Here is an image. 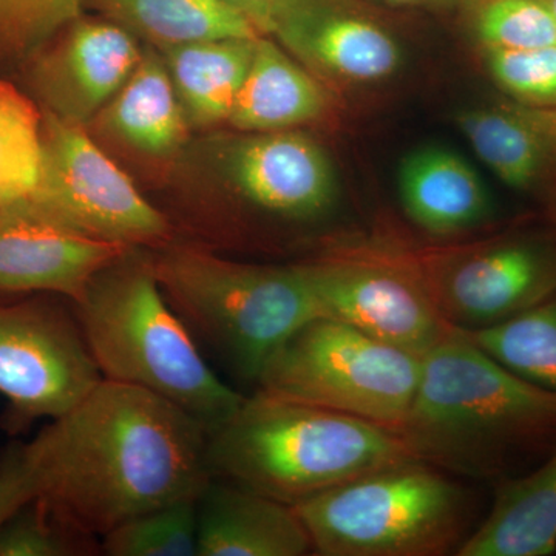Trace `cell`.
I'll list each match as a JSON object with an SVG mask.
<instances>
[{
  "mask_svg": "<svg viewBox=\"0 0 556 556\" xmlns=\"http://www.w3.org/2000/svg\"><path fill=\"white\" fill-rule=\"evenodd\" d=\"M38 500L87 535L200 497L212 481L208 431L167 399L101 379L22 445Z\"/></svg>",
  "mask_w": 556,
  "mask_h": 556,
  "instance_id": "cell-1",
  "label": "cell"
},
{
  "mask_svg": "<svg viewBox=\"0 0 556 556\" xmlns=\"http://www.w3.org/2000/svg\"><path fill=\"white\" fill-rule=\"evenodd\" d=\"M388 430L420 463L495 485L554 450L556 394L518 378L453 328L422 354L412 404Z\"/></svg>",
  "mask_w": 556,
  "mask_h": 556,
  "instance_id": "cell-2",
  "label": "cell"
},
{
  "mask_svg": "<svg viewBox=\"0 0 556 556\" xmlns=\"http://www.w3.org/2000/svg\"><path fill=\"white\" fill-rule=\"evenodd\" d=\"M146 251L130 249L72 303L80 331L102 379L152 391L212 433L244 396L207 364L164 295L153 255Z\"/></svg>",
  "mask_w": 556,
  "mask_h": 556,
  "instance_id": "cell-3",
  "label": "cell"
},
{
  "mask_svg": "<svg viewBox=\"0 0 556 556\" xmlns=\"http://www.w3.org/2000/svg\"><path fill=\"white\" fill-rule=\"evenodd\" d=\"M408 459L388 428L262 390L208 433L212 477L291 507Z\"/></svg>",
  "mask_w": 556,
  "mask_h": 556,
  "instance_id": "cell-4",
  "label": "cell"
},
{
  "mask_svg": "<svg viewBox=\"0 0 556 556\" xmlns=\"http://www.w3.org/2000/svg\"><path fill=\"white\" fill-rule=\"evenodd\" d=\"M155 251L153 266L172 308L230 375L252 386L281 343L320 317L295 263L237 262L175 240Z\"/></svg>",
  "mask_w": 556,
  "mask_h": 556,
  "instance_id": "cell-5",
  "label": "cell"
},
{
  "mask_svg": "<svg viewBox=\"0 0 556 556\" xmlns=\"http://www.w3.org/2000/svg\"><path fill=\"white\" fill-rule=\"evenodd\" d=\"M318 556L457 555L477 530V493L417 459L368 471L294 506Z\"/></svg>",
  "mask_w": 556,
  "mask_h": 556,
  "instance_id": "cell-6",
  "label": "cell"
},
{
  "mask_svg": "<svg viewBox=\"0 0 556 556\" xmlns=\"http://www.w3.org/2000/svg\"><path fill=\"white\" fill-rule=\"evenodd\" d=\"M422 356L338 318H311L266 362L255 390L396 426L415 396Z\"/></svg>",
  "mask_w": 556,
  "mask_h": 556,
  "instance_id": "cell-7",
  "label": "cell"
},
{
  "mask_svg": "<svg viewBox=\"0 0 556 556\" xmlns=\"http://www.w3.org/2000/svg\"><path fill=\"white\" fill-rule=\"evenodd\" d=\"M295 265L320 317L338 318L417 356L452 332L402 244L331 241Z\"/></svg>",
  "mask_w": 556,
  "mask_h": 556,
  "instance_id": "cell-8",
  "label": "cell"
},
{
  "mask_svg": "<svg viewBox=\"0 0 556 556\" xmlns=\"http://www.w3.org/2000/svg\"><path fill=\"white\" fill-rule=\"evenodd\" d=\"M405 248L452 328L492 327L556 294V225L473 243Z\"/></svg>",
  "mask_w": 556,
  "mask_h": 556,
  "instance_id": "cell-9",
  "label": "cell"
},
{
  "mask_svg": "<svg viewBox=\"0 0 556 556\" xmlns=\"http://www.w3.org/2000/svg\"><path fill=\"white\" fill-rule=\"evenodd\" d=\"M42 169L33 201L98 239L160 249L175 240L170 218L94 142L86 127L43 112Z\"/></svg>",
  "mask_w": 556,
  "mask_h": 556,
  "instance_id": "cell-10",
  "label": "cell"
},
{
  "mask_svg": "<svg viewBox=\"0 0 556 556\" xmlns=\"http://www.w3.org/2000/svg\"><path fill=\"white\" fill-rule=\"evenodd\" d=\"M214 150L215 170L244 217L309 228L338 201L334 167L321 146L300 130L241 134ZM243 217V219H244Z\"/></svg>",
  "mask_w": 556,
  "mask_h": 556,
  "instance_id": "cell-11",
  "label": "cell"
},
{
  "mask_svg": "<svg viewBox=\"0 0 556 556\" xmlns=\"http://www.w3.org/2000/svg\"><path fill=\"white\" fill-rule=\"evenodd\" d=\"M101 379L75 313L0 305V394L20 419L60 417Z\"/></svg>",
  "mask_w": 556,
  "mask_h": 556,
  "instance_id": "cell-12",
  "label": "cell"
},
{
  "mask_svg": "<svg viewBox=\"0 0 556 556\" xmlns=\"http://www.w3.org/2000/svg\"><path fill=\"white\" fill-rule=\"evenodd\" d=\"M134 249L98 239L33 200L0 208V292H54L75 303Z\"/></svg>",
  "mask_w": 556,
  "mask_h": 556,
  "instance_id": "cell-13",
  "label": "cell"
},
{
  "mask_svg": "<svg viewBox=\"0 0 556 556\" xmlns=\"http://www.w3.org/2000/svg\"><path fill=\"white\" fill-rule=\"evenodd\" d=\"M265 36L313 75L339 83H379L402 65L393 35L346 0H280Z\"/></svg>",
  "mask_w": 556,
  "mask_h": 556,
  "instance_id": "cell-14",
  "label": "cell"
},
{
  "mask_svg": "<svg viewBox=\"0 0 556 556\" xmlns=\"http://www.w3.org/2000/svg\"><path fill=\"white\" fill-rule=\"evenodd\" d=\"M54 39L50 50L38 51L36 86L47 112L87 127L129 78L144 49L115 22L83 14Z\"/></svg>",
  "mask_w": 556,
  "mask_h": 556,
  "instance_id": "cell-15",
  "label": "cell"
},
{
  "mask_svg": "<svg viewBox=\"0 0 556 556\" xmlns=\"http://www.w3.org/2000/svg\"><path fill=\"white\" fill-rule=\"evenodd\" d=\"M456 123L486 169L556 218V108L503 97L460 112Z\"/></svg>",
  "mask_w": 556,
  "mask_h": 556,
  "instance_id": "cell-16",
  "label": "cell"
},
{
  "mask_svg": "<svg viewBox=\"0 0 556 556\" xmlns=\"http://www.w3.org/2000/svg\"><path fill=\"white\" fill-rule=\"evenodd\" d=\"M313 547L294 507L212 478L199 500V556H305Z\"/></svg>",
  "mask_w": 556,
  "mask_h": 556,
  "instance_id": "cell-17",
  "label": "cell"
},
{
  "mask_svg": "<svg viewBox=\"0 0 556 556\" xmlns=\"http://www.w3.org/2000/svg\"><path fill=\"white\" fill-rule=\"evenodd\" d=\"M89 126L135 155L153 161L175 159L189 139L190 129L163 56L153 47L115 97Z\"/></svg>",
  "mask_w": 556,
  "mask_h": 556,
  "instance_id": "cell-18",
  "label": "cell"
},
{
  "mask_svg": "<svg viewBox=\"0 0 556 556\" xmlns=\"http://www.w3.org/2000/svg\"><path fill=\"white\" fill-rule=\"evenodd\" d=\"M397 186L405 215L430 236H459L492 215L478 172L450 149L428 146L409 153L399 169Z\"/></svg>",
  "mask_w": 556,
  "mask_h": 556,
  "instance_id": "cell-19",
  "label": "cell"
},
{
  "mask_svg": "<svg viewBox=\"0 0 556 556\" xmlns=\"http://www.w3.org/2000/svg\"><path fill=\"white\" fill-rule=\"evenodd\" d=\"M320 79L276 39L260 36L228 126L241 134L300 130L328 112Z\"/></svg>",
  "mask_w": 556,
  "mask_h": 556,
  "instance_id": "cell-20",
  "label": "cell"
},
{
  "mask_svg": "<svg viewBox=\"0 0 556 556\" xmlns=\"http://www.w3.org/2000/svg\"><path fill=\"white\" fill-rule=\"evenodd\" d=\"M556 554V445L532 470L495 484L492 507L457 556Z\"/></svg>",
  "mask_w": 556,
  "mask_h": 556,
  "instance_id": "cell-21",
  "label": "cell"
},
{
  "mask_svg": "<svg viewBox=\"0 0 556 556\" xmlns=\"http://www.w3.org/2000/svg\"><path fill=\"white\" fill-rule=\"evenodd\" d=\"M258 38L200 40L159 50L190 129L228 124Z\"/></svg>",
  "mask_w": 556,
  "mask_h": 556,
  "instance_id": "cell-22",
  "label": "cell"
},
{
  "mask_svg": "<svg viewBox=\"0 0 556 556\" xmlns=\"http://www.w3.org/2000/svg\"><path fill=\"white\" fill-rule=\"evenodd\" d=\"M86 5L156 50L200 40L263 36L222 0H84Z\"/></svg>",
  "mask_w": 556,
  "mask_h": 556,
  "instance_id": "cell-23",
  "label": "cell"
},
{
  "mask_svg": "<svg viewBox=\"0 0 556 556\" xmlns=\"http://www.w3.org/2000/svg\"><path fill=\"white\" fill-rule=\"evenodd\" d=\"M457 331L518 378L556 394V294L492 327Z\"/></svg>",
  "mask_w": 556,
  "mask_h": 556,
  "instance_id": "cell-24",
  "label": "cell"
},
{
  "mask_svg": "<svg viewBox=\"0 0 556 556\" xmlns=\"http://www.w3.org/2000/svg\"><path fill=\"white\" fill-rule=\"evenodd\" d=\"M43 113L0 79V208L31 200L42 169Z\"/></svg>",
  "mask_w": 556,
  "mask_h": 556,
  "instance_id": "cell-25",
  "label": "cell"
},
{
  "mask_svg": "<svg viewBox=\"0 0 556 556\" xmlns=\"http://www.w3.org/2000/svg\"><path fill=\"white\" fill-rule=\"evenodd\" d=\"M199 500L129 519L101 538V551L110 556H199Z\"/></svg>",
  "mask_w": 556,
  "mask_h": 556,
  "instance_id": "cell-26",
  "label": "cell"
},
{
  "mask_svg": "<svg viewBox=\"0 0 556 556\" xmlns=\"http://www.w3.org/2000/svg\"><path fill=\"white\" fill-rule=\"evenodd\" d=\"M463 10L482 51L556 43V22L543 0H466Z\"/></svg>",
  "mask_w": 556,
  "mask_h": 556,
  "instance_id": "cell-27",
  "label": "cell"
},
{
  "mask_svg": "<svg viewBox=\"0 0 556 556\" xmlns=\"http://www.w3.org/2000/svg\"><path fill=\"white\" fill-rule=\"evenodd\" d=\"M101 541L54 514L36 497L0 529V556L94 555Z\"/></svg>",
  "mask_w": 556,
  "mask_h": 556,
  "instance_id": "cell-28",
  "label": "cell"
},
{
  "mask_svg": "<svg viewBox=\"0 0 556 556\" xmlns=\"http://www.w3.org/2000/svg\"><path fill=\"white\" fill-rule=\"evenodd\" d=\"M83 11L84 0H0V62L31 60Z\"/></svg>",
  "mask_w": 556,
  "mask_h": 556,
  "instance_id": "cell-29",
  "label": "cell"
},
{
  "mask_svg": "<svg viewBox=\"0 0 556 556\" xmlns=\"http://www.w3.org/2000/svg\"><path fill=\"white\" fill-rule=\"evenodd\" d=\"M482 54L503 97L533 108H556V43L530 50H484Z\"/></svg>",
  "mask_w": 556,
  "mask_h": 556,
  "instance_id": "cell-30",
  "label": "cell"
},
{
  "mask_svg": "<svg viewBox=\"0 0 556 556\" xmlns=\"http://www.w3.org/2000/svg\"><path fill=\"white\" fill-rule=\"evenodd\" d=\"M38 497V484L22 450L0 464V529Z\"/></svg>",
  "mask_w": 556,
  "mask_h": 556,
  "instance_id": "cell-31",
  "label": "cell"
},
{
  "mask_svg": "<svg viewBox=\"0 0 556 556\" xmlns=\"http://www.w3.org/2000/svg\"><path fill=\"white\" fill-rule=\"evenodd\" d=\"M230 9L239 11L248 21L265 36L268 30L270 14L280 0H222Z\"/></svg>",
  "mask_w": 556,
  "mask_h": 556,
  "instance_id": "cell-32",
  "label": "cell"
},
{
  "mask_svg": "<svg viewBox=\"0 0 556 556\" xmlns=\"http://www.w3.org/2000/svg\"><path fill=\"white\" fill-rule=\"evenodd\" d=\"M393 9L422 10L430 13H450L463 10L466 0H372Z\"/></svg>",
  "mask_w": 556,
  "mask_h": 556,
  "instance_id": "cell-33",
  "label": "cell"
},
{
  "mask_svg": "<svg viewBox=\"0 0 556 556\" xmlns=\"http://www.w3.org/2000/svg\"><path fill=\"white\" fill-rule=\"evenodd\" d=\"M544 5L547 7L548 11H551L552 16H554V20L556 22V0H543Z\"/></svg>",
  "mask_w": 556,
  "mask_h": 556,
  "instance_id": "cell-34",
  "label": "cell"
}]
</instances>
